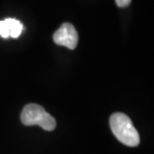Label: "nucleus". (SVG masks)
I'll list each match as a JSON object with an SVG mask.
<instances>
[{
  "instance_id": "obj_1",
  "label": "nucleus",
  "mask_w": 154,
  "mask_h": 154,
  "mask_svg": "<svg viewBox=\"0 0 154 154\" xmlns=\"http://www.w3.org/2000/svg\"><path fill=\"white\" fill-rule=\"evenodd\" d=\"M109 123L114 136L122 144L130 147H135L139 144V134L126 114L121 112L113 113L110 116Z\"/></svg>"
},
{
  "instance_id": "obj_2",
  "label": "nucleus",
  "mask_w": 154,
  "mask_h": 154,
  "mask_svg": "<svg viewBox=\"0 0 154 154\" xmlns=\"http://www.w3.org/2000/svg\"><path fill=\"white\" fill-rule=\"evenodd\" d=\"M20 119L24 125H38L47 131L54 130L56 127V120L54 117L46 112L41 105L35 103H29L25 105L21 112Z\"/></svg>"
},
{
  "instance_id": "obj_3",
  "label": "nucleus",
  "mask_w": 154,
  "mask_h": 154,
  "mask_svg": "<svg viewBox=\"0 0 154 154\" xmlns=\"http://www.w3.org/2000/svg\"><path fill=\"white\" fill-rule=\"evenodd\" d=\"M53 41L57 45L74 49L78 43V33L75 27L70 23H63L53 34Z\"/></svg>"
},
{
  "instance_id": "obj_4",
  "label": "nucleus",
  "mask_w": 154,
  "mask_h": 154,
  "mask_svg": "<svg viewBox=\"0 0 154 154\" xmlns=\"http://www.w3.org/2000/svg\"><path fill=\"white\" fill-rule=\"evenodd\" d=\"M6 23L8 25L9 29V37L17 38L19 37L20 34L22 33L23 25L19 20L14 19V18H6Z\"/></svg>"
},
{
  "instance_id": "obj_5",
  "label": "nucleus",
  "mask_w": 154,
  "mask_h": 154,
  "mask_svg": "<svg viewBox=\"0 0 154 154\" xmlns=\"http://www.w3.org/2000/svg\"><path fill=\"white\" fill-rule=\"evenodd\" d=\"M0 36H1L2 38L9 37V29H8V25L5 20L0 21Z\"/></svg>"
},
{
  "instance_id": "obj_6",
  "label": "nucleus",
  "mask_w": 154,
  "mask_h": 154,
  "mask_svg": "<svg viewBox=\"0 0 154 154\" xmlns=\"http://www.w3.org/2000/svg\"><path fill=\"white\" fill-rule=\"evenodd\" d=\"M115 2L119 7H126V6L130 4L131 0H115Z\"/></svg>"
}]
</instances>
